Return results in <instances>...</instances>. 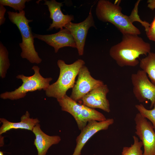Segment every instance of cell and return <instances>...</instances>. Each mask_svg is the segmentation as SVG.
Returning a JSON list of instances; mask_svg holds the SVG:
<instances>
[{"instance_id":"6da1fadb","label":"cell","mask_w":155,"mask_h":155,"mask_svg":"<svg viewBox=\"0 0 155 155\" xmlns=\"http://www.w3.org/2000/svg\"><path fill=\"white\" fill-rule=\"evenodd\" d=\"M150 44L136 34H123L122 40L110 48V56L120 67H135L139 63L137 58L150 52Z\"/></svg>"},{"instance_id":"7a4b0ae2","label":"cell","mask_w":155,"mask_h":155,"mask_svg":"<svg viewBox=\"0 0 155 155\" xmlns=\"http://www.w3.org/2000/svg\"><path fill=\"white\" fill-rule=\"evenodd\" d=\"M119 2L113 3L109 0H99L95 10L97 18L102 22L111 23L122 34H140V30L133 24L131 16L123 14L121 12Z\"/></svg>"},{"instance_id":"3957f363","label":"cell","mask_w":155,"mask_h":155,"mask_svg":"<svg viewBox=\"0 0 155 155\" xmlns=\"http://www.w3.org/2000/svg\"><path fill=\"white\" fill-rule=\"evenodd\" d=\"M7 13L9 20L16 25L21 34L22 41L19 44L22 50L21 57L26 59L31 63H40L42 60L35 50L33 33L29 24L33 20L26 18L24 10L19 12L9 11Z\"/></svg>"},{"instance_id":"277c9868","label":"cell","mask_w":155,"mask_h":155,"mask_svg":"<svg viewBox=\"0 0 155 155\" xmlns=\"http://www.w3.org/2000/svg\"><path fill=\"white\" fill-rule=\"evenodd\" d=\"M85 64V61L82 59H79L70 64H66L63 60H58L59 76L57 81L50 85L45 91L46 96L57 100L64 97L67 90L73 87L76 77L81 68Z\"/></svg>"},{"instance_id":"5b68a950","label":"cell","mask_w":155,"mask_h":155,"mask_svg":"<svg viewBox=\"0 0 155 155\" xmlns=\"http://www.w3.org/2000/svg\"><path fill=\"white\" fill-rule=\"evenodd\" d=\"M57 100L61 110L69 113L74 117L78 129L81 131L90 121L100 122L106 119L102 113L94 109L78 103L67 95Z\"/></svg>"},{"instance_id":"8992f818","label":"cell","mask_w":155,"mask_h":155,"mask_svg":"<svg viewBox=\"0 0 155 155\" xmlns=\"http://www.w3.org/2000/svg\"><path fill=\"white\" fill-rule=\"evenodd\" d=\"M32 69L34 73L31 76H26L23 74L18 75L16 78L22 80L23 83L21 86L13 91L1 93L0 98L3 99L16 100L24 98L28 92L42 89L45 91L50 85V82L52 80V78L43 77L40 73V68L38 66H33Z\"/></svg>"},{"instance_id":"52a82bcc","label":"cell","mask_w":155,"mask_h":155,"mask_svg":"<svg viewBox=\"0 0 155 155\" xmlns=\"http://www.w3.org/2000/svg\"><path fill=\"white\" fill-rule=\"evenodd\" d=\"M131 79L133 92L136 99L141 103L150 100V108H152L155 103V85L150 81L146 73L142 70L132 74Z\"/></svg>"},{"instance_id":"ba28073f","label":"cell","mask_w":155,"mask_h":155,"mask_svg":"<svg viewBox=\"0 0 155 155\" xmlns=\"http://www.w3.org/2000/svg\"><path fill=\"white\" fill-rule=\"evenodd\" d=\"M134 121L135 133L142 143L144 155H155V131L152 123L139 113Z\"/></svg>"},{"instance_id":"9c48e42d","label":"cell","mask_w":155,"mask_h":155,"mask_svg":"<svg viewBox=\"0 0 155 155\" xmlns=\"http://www.w3.org/2000/svg\"><path fill=\"white\" fill-rule=\"evenodd\" d=\"M104 84L102 81L93 78L88 68L83 65L80 70L70 97L76 102L81 100L91 90Z\"/></svg>"},{"instance_id":"30bf717a","label":"cell","mask_w":155,"mask_h":155,"mask_svg":"<svg viewBox=\"0 0 155 155\" xmlns=\"http://www.w3.org/2000/svg\"><path fill=\"white\" fill-rule=\"evenodd\" d=\"M92 7L87 18L83 21L79 23L69 22L64 28L68 29L72 35L76 44L79 55L84 54V47L88 31L93 27L96 29L93 17Z\"/></svg>"},{"instance_id":"8fae6325","label":"cell","mask_w":155,"mask_h":155,"mask_svg":"<svg viewBox=\"0 0 155 155\" xmlns=\"http://www.w3.org/2000/svg\"><path fill=\"white\" fill-rule=\"evenodd\" d=\"M114 123L113 119H108L100 122L94 120L89 121L76 138V145L72 155H80L83 147L92 136L100 131L107 129Z\"/></svg>"},{"instance_id":"7c38bea8","label":"cell","mask_w":155,"mask_h":155,"mask_svg":"<svg viewBox=\"0 0 155 155\" xmlns=\"http://www.w3.org/2000/svg\"><path fill=\"white\" fill-rule=\"evenodd\" d=\"M34 38L43 41L53 47L55 52H58L59 49L69 46L76 48V44L74 38L69 30L64 28L55 34L41 35L33 33Z\"/></svg>"},{"instance_id":"4fadbf2b","label":"cell","mask_w":155,"mask_h":155,"mask_svg":"<svg viewBox=\"0 0 155 155\" xmlns=\"http://www.w3.org/2000/svg\"><path fill=\"white\" fill-rule=\"evenodd\" d=\"M109 91L107 85L104 84L85 95L81 100L82 104L91 108H98L109 113L110 104L106 98Z\"/></svg>"},{"instance_id":"5bb4252c","label":"cell","mask_w":155,"mask_h":155,"mask_svg":"<svg viewBox=\"0 0 155 155\" xmlns=\"http://www.w3.org/2000/svg\"><path fill=\"white\" fill-rule=\"evenodd\" d=\"M44 1V4L48 6L50 18L52 20L47 31L52 30L54 28L56 30L62 29L66 25L74 20L73 15H65L62 12L61 7L63 6V2H59L55 0Z\"/></svg>"},{"instance_id":"9a60e30c","label":"cell","mask_w":155,"mask_h":155,"mask_svg":"<svg viewBox=\"0 0 155 155\" xmlns=\"http://www.w3.org/2000/svg\"><path fill=\"white\" fill-rule=\"evenodd\" d=\"M32 131L35 136L34 144L38 155H46L49 148L53 145L58 144L61 140L59 135L50 136L46 134L41 129L39 123L34 127Z\"/></svg>"},{"instance_id":"2e32d148","label":"cell","mask_w":155,"mask_h":155,"mask_svg":"<svg viewBox=\"0 0 155 155\" xmlns=\"http://www.w3.org/2000/svg\"><path fill=\"white\" fill-rule=\"evenodd\" d=\"M0 121L2 123L0 128V135L13 129H23L32 131L35 125L40 122L37 118H30L28 111H26L25 114L21 117L20 122H12L4 118H0Z\"/></svg>"},{"instance_id":"e0dca14e","label":"cell","mask_w":155,"mask_h":155,"mask_svg":"<svg viewBox=\"0 0 155 155\" xmlns=\"http://www.w3.org/2000/svg\"><path fill=\"white\" fill-rule=\"evenodd\" d=\"M140 67L146 73L150 81L155 85V53L150 52L142 59Z\"/></svg>"},{"instance_id":"ac0fdd59","label":"cell","mask_w":155,"mask_h":155,"mask_svg":"<svg viewBox=\"0 0 155 155\" xmlns=\"http://www.w3.org/2000/svg\"><path fill=\"white\" fill-rule=\"evenodd\" d=\"M10 65L8 52L1 42H0V76L2 78L5 76Z\"/></svg>"},{"instance_id":"d6986e66","label":"cell","mask_w":155,"mask_h":155,"mask_svg":"<svg viewBox=\"0 0 155 155\" xmlns=\"http://www.w3.org/2000/svg\"><path fill=\"white\" fill-rule=\"evenodd\" d=\"M133 143L129 147L123 148L121 155H144L141 148L143 146L142 142L139 141L138 138L133 136Z\"/></svg>"},{"instance_id":"ffe728a7","label":"cell","mask_w":155,"mask_h":155,"mask_svg":"<svg viewBox=\"0 0 155 155\" xmlns=\"http://www.w3.org/2000/svg\"><path fill=\"white\" fill-rule=\"evenodd\" d=\"M135 106L139 113L151 121L155 131V103L153 105L154 108L151 110L146 109L141 104H136Z\"/></svg>"},{"instance_id":"44dd1931","label":"cell","mask_w":155,"mask_h":155,"mask_svg":"<svg viewBox=\"0 0 155 155\" xmlns=\"http://www.w3.org/2000/svg\"><path fill=\"white\" fill-rule=\"evenodd\" d=\"M30 0H0V5L8 6L12 8L16 11H19L23 10L25 8V4Z\"/></svg>"},{"instance_id":"7402d4cb","label":"cell","mask_w":155,"mask_h":155,"mask_svg":"<svg viewBox=\"0 0 155 155\" xmlns=\"http://www.w3.org/2000/svg\"><path fill=\"white\" fill-rule=\"evenodd\" d=\"M140 0H138L135 4L134 7L131 13L133 15L135 21H137L140 22L145 28V31H146L148 29L150 24L146 21H142L139 18L138 14V7Z\"/></svg>"},{"instance_id":"603a6c76","label":"cell","mask_w":155,"mask_h":155,"mask_svg":"<svg viewBox=\"0 0 155 155\" xmlns=\"http://www.w3.org/2000/svg\"><path fill=\"white\" fill-rule=\"evenodd\" d=\"M146 32L148 38L150 40L155 42V16L148 30Z\"/></svg>"},{"instance_id":"cb8c5ba5","label":"cell","mask_w":155,"mask_h":155,"mask_svg":"<svg viewBox=\"0 0 155 155\" xmlns=\"http://www.w3.org/2000/svg\"><path fill=\"white\" fill-rule=\"evenodd\" d=\"M6 9L3 5H0V26L3 24L5 22V18L4 17Z\"/></svg>"},{"instance_id":"d4e9b609","label":"cell","mask_w":155,"mask_h":155,"mask_svg":"<svg viewBox=\"0 0 155 155\" xmlns=\"http://www.w3.org/2000/svg\"><path fill=\"white\" fill-rule=\"evenodd\" d=\"M147 3L148 7L150 9L152 10L155 9V0H148Z\"/></svg>"},{"instance_id":"484cf974","label":"cell","mask_w":155,"mask_h":155,"mask_svg":"<svg viewBox=\"0 0 155 155\" xmlns=\"http://www.w3.org/2000/svg\"><path fill=\"white\" fill-rule=\"evenodd\" d=\"M0 155H4L3 152L2 151H0Z\"/></svg>"},{"instance_id":"4316f807","label":"cell","mask_w":155,"mask_h":155,"mask_svg":"<svg viewBox=\"0 0 155 155\" xmlns=\"http://www.w3.org/2000/svg\"><path fill=\"white\" fill-rule=\"evenodd\" d=\"M94 155H95V154H94Z\"/></svg>"}]
</instances>
